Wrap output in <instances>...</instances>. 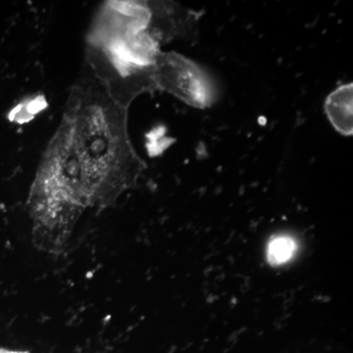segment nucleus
<instances>
[{"instance_id":"f257e3e1","label":"nucleus","mask_w":353,"mask_h":353,"mask_svg":"<svg viewBox=\"0 0 353 353\" xmlns=\"http://www.w3.org/2000/svg\"><path fill=\"white\" fill-rule=\"evenodd\" d=\"M62 117L87 178L92 208H110L136 185L145 169L130 139L128 108L114 99L85 62Z\"/></svg>"},{"instance_id":"f03ea898","label":"nucleus","mask_w":353,"mask_h":353,"mask_svg":"<svg viewBox=\"0 0 353 353\" xmlns=\"http://www.w3.org/2000/svg\"><path fill=\"white\" fill-rule=\"evenodd\" d=\"M27 206L34 245L51 255L64 252L79 220L92 208L87 178L63 117L39 160Z\"/></svg>"},{"instance_id":"7ed1b4c3","label":"nucleus","mask_w":353,"mask_h":353,"mask_svg":"<svg viewBox=\"0 0 353 353\" xmlns=\"http://www.w3.org/2000/svg\"><path fill=\"white\" fill-rule=\"evenodd\" d=\"M152 79L155 88L175 95L194 108H208L214 99V90L208 77L194 62L178 53H158Z\"/></svg>"},{"instance_id":"20e7f679","label":"nucleus","mask_w":353,"mask_h":353,"mask_svg":"<svg viewBox=\"0 0 353 353\" xmlns=\"http://www.w3.org/2000/svg\"><path fill=\"white\" fill-rule=\"evenodd\" d=\"M326 112L339 132L347 136L352 134V85H343L330 95Z\"/></svg>"},{"instance_id":"39448f33","label":"nucleus","mask_w":353,"mask_h":353,"mask_svg":"<svg viewBox=\"0 0 353 353\" xmlns=\"http://www.w3.org/2000/svg\"><path fill=\"white\" fill-rule=\"evenodd\" d=\"M297 252V243L292 236L287 234L275 236L266 246L267 263L272 267H280L289 263Z\"/></svg>"},{"instance_id":"423d86ee","label":"nucleus","mask_w":353,"mask_h":353,"mask_svg":"<svg viewBox=\"0 0 353 353\" xmlns=\"http://www.w3.org/2000/svg\"><path fill=\"white\" fill-rule=\"evenodd\" d=\"M21 350H9V348L0 347V353H20Z\"/></svg>"}]
</instances>
